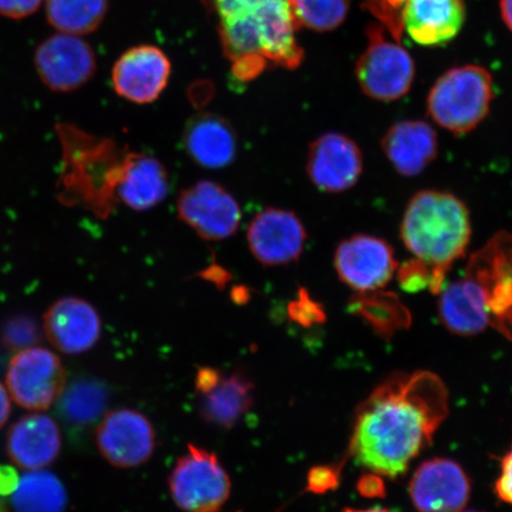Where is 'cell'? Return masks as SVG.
Masks as SVG:
<instances>
[{
  "label": "cell",
  "mask_w": 512,
  "mask_h": 512,
  "mask_svg": "<svg viewBox=\"0 0 512 512\" xmlns=\"http://www.w3.org/2000/svg\"><path fill=\"white\" fill-rule=\"evenodd\" d=\"M447 412L440 377L431 371L394 374L358 407L350 454L376 475L399 477L430 446Z\"/></svg>",
  "instance_id": "obj_1"
},
{
  "label": "cell",
  "mask_w": 512,
  "mask_h": 512,
  "mask_svg": "<svg viewBox=\"0 0 512 512\" xmlns=\"http://www.w3.org/2000/svg\"><path fill=\"white\" fill-rule=\"evenodd\" d=\"M224 54L236 79L251 81L267 67L296 69L304 50L293 0H213Z\"/></svg>",
  "instance_id": "obj_2"
},
{
  "label": "cell",
  "mask_w": 512,
  "mask_h": 512,
  "mask_svg": "<svg viewBox=\"0 0 512 512\" xmlns=\"http://www.w3.org/2000/svg\"><path fill=\"white\" fill-rule=\"evenodd\" d=\"M400 234L407 251L430 266L445 286L446 274L470 245V210L451 192H416L403 213Z\"/></svg>",
  "instance_id": "obj_3"
},
{
  "label": "cell",
  "mask_w": 512,
  "mask_h": 512,
  "mask_svg": "<svg viewBox=\"0 0 512 512\" xmlns=\"http://www.w3.org/2000/svg\"><path fill=\"white\" fill-rule=\"evenodd\" d=\"M494 95V82L488 69L475 64L452 68L431 88L427 113L435 124L459 136L483 123Z\"/></svg>",
  "instance_id": "obj_4"
},
{
  "label": "cell",
  "mask_w": 512,
  "mask_h": 512,
  "mask_svg": "<svg viewBox=\"0 0 512 512\" xmlns=\"http://www.w3.org/2000/svg\"><path fill=\"white\" fill-rule=\"evenodd\" d=\"M367 48L357 60L355 74L362 92L369 98L390 102L411 91L415 63L411 54L379 23L367 28Z\"/></svg>",
  "instance_id": "obj_5"
},
{
  "label": "cell",
  "mask_w": 512,
  "mask_h": 512,
  "mask_svg": "<svg viewBox=\"0 0 512 512\" xmlns=\"http://www.w3.org/2000/svg\"><path fill=\"white\" fill-rule=\"evenodd\" d=\"M172 501L184 512H219L232 491V480L216 454L188 445L169 477Z\"/></svg>",
  "instance_id": "obj_6"
},
{
  "label": "cell",
  "mask_w": 512,
  "mask_h": 512,
  "mask_svg": "<svg viewBox=\"0 0 512 512\" xmlns=\"http://www.w3.org/2000/svg\"><path fill=\"white\" fill-rule=\"evenodd\" d=\"M466 277L482 287L490 325L512 339V233H497L473 254Z\"/></svg>",
  "instance_id": "obj_7"
},
{
  "label": "cell",
  "mask_w": 512,
  "mask_h": 512,
  "mask_svg": "<svg viewBox=\"0 0 512 512\" xmlns=\"http://www.w3.org/2000/svg\"><path fill=\"white\" fill-rule=\"evenodd\" d=\"M66 369L53 351L31 347L18 351L6 373L11 398L29 411L53 406L66 389Z\"/></svg>",
  "instance_id": "obj_8"
},
{
  "label": "cell",
  "mask_w": 512,
  "mask_h": 512,
  "mask_svg": "<svg viewBox=\"0 0 512 512\" xmlns=\"http://www.w3.org/2000/svg\"><path fill=\"white\" fill-rule=\"evenodd\" d=\"M177 213L187 226L207 241H223L236 233L242 219L236 198L213 181H200L179 194Z\"/></svg>",
  "instance_id": "obj_9"
},
{
  "label": "cell",
  "mask_w": 512,
  "mask_h": 512,
  "mask_svg": "<svg viewBox=\"0 0 512 512\" xmlns=\"http://www.w3.org/2000/svg\"><path fill=\"white\" fill-rule=\"evenodd\" d=\"M95 443L108 464L133 469L151 459L157 437L151 421L131 408L108 412L95 433Z\"/></svg>",
  "instance_id": "obj_10"
},
{
  "label": "cell",
  "mask_w": 512,
  "mask_h": 512,
  "mask_svg": "<svg viewBox=\"0 0 512 512\" xmlns=\"http://www.w3.org/2000/svg\"><path fill=\"white\" fill-rule=\"evenodd\" d=\"M334 265L339 280L358 293L382 290L399 267L393 247L368 234L352 235L339 243Z\"/></svg>",
  "instance_id": "obj_11"
},
{
  "label": "cell",
  "mask_w": 512,
  "mask_h": 512,
  "mask_svg": "<svg viewBox=\"0 0 512 512\" xmlns=\"http://www.w3.org/2000/svg\"><path fill=\"white\" fill-rule=\"evenodd\" d=\"M307 241L306 228L291 210L267 208L254 216L247 230V243L262 266L283 267L302 256Z\"/></svg>",
  "instance_id": "obj_12"
},
{
  "label": "cell",
  "mask_w": 512,
  "mask_h": 512,
  "mask_svg": "<svg viewBox=\"0 0 512 512\" xmlns=\"http://www.w3.org/2000/svg\"><path fill=\"white\" fill-rule=\"evenodd\" d=\"M35 67L51 91L73 92L93 78L96 70L94 50L76 35H53L37 47Z\"/></svg>",
  "instance_id": "obj_13"
},
{
  "label": "cell",
  "mask_w": 512,
  "mask_h": 512,
  "mask_svg": "<svg viewBox=\"0 0 512 512\" xmlns=\"http://www.w3.org/2000/svg\"><path fill=\"white\" fill-rule=\"evenodd\" d=\"M363 153L355 140L345 134L328 132L309 146L306 174L315 187L328 194L354 188L362 176Z\"/></svg>",
  "instance_id": "obj_14"
},
{
  "label": "cell",
  "mask_w": 512,
  "mask_h": 512,
  "mask_svg": "<svg viewBox=\"0 0 512 512\" xmlns=\"http://www.w3.org/2000/svg\"><path fill=\"white\" fill-rule=\"evenodd\" d=\"M470 492L463 467L446 458L422 463L409 484V496L419 512H462Z\"/></svg>",
  "instance_id": "obj_15"
},
{
  "label": "cell",
  "mask_w": 512,
  "mask_h": 512,
  "mask_svg": "<svg viewBox=\"0 0 512 512\" xmlns=\"http://www.w3.org/2000/svg\"><path fill=\"white\" fill-rule=\"evenodd\" d=\"M171 63L162 50L139 46L127 50L115 62L112 81L115 93L138 105L156 101L168 86Z\"/></svg>",
  "instance_id": "obj_16"
},
{
  "label": "cell",
  "mask_w": 512,
  "mask_h": 512,
  "mask_svg": "<svg viewBox=\"0 0 512 512\" xmlns=\"http://www.w3.org/2000/svg\"><path fill=\"white\" fill-rule=\"evenodd\" d=\"M44 332L63 354L80 355L95 347L101 336V318L86 300L64 297L44 315Z\"/></svg>",
  "instance_id": "obj_17"
},
{
  "label": "cell",
  "mask_w": 512,
  "mask_h": 512,
  "mask_svg": "<svg viewBox=\"0 0 512 512\" xmlns=\"http://www.w3.org/2000/svg\"><path fill=\"white\" fill-rule=\"evenodd\" d=\"M182 144L189 158L204 169L220 170L238 156V136L221 115L196 114L185 125Z\"/></svg>",
  "instance_id": "obj_18"
},
{
  "label": "cell",
  "mask_w": 512,
  "mask_h": 512,
  "mask_svg": "<svg viewBox=\"0 0 512 512\" xmlns=\"http://www.w3.org/2000/svg\"><path fill=\"white\" fill-rule=\"evenodd\" d=\"M381 147L399 175L415 177L437 158L438 134L425 121L402 120L389 127L381 140Z\"/></svg>",
  "instance_id": "obj_19"
},
{
  "label": "cell",
  "mask_w": 512,
  "mask_h": 512,
  "mask_svg": "<svg viewBox=\"0 0 512 512\" xmlns=\"http://www.w3.org/2000/svg\"><path fill=\"white\" fill-rule=\"evenodd\" d=\"M61 432L54 419L46 414L23 416L11 426L6 450L12 463L23 470H43L59 457Z\"/></svg>",
  "instance_id": "obj_20"
},
{
  "label": "cell",
  "mask_w": 512,
  "mask_h": 512,
  "mask_svg": "<svg viewBox=\"0 0 512 512\" xmlns=\"http://www.w3.org/2000/svg\"><path fill=\"white\" fill-rule=\"evenodd\" d=\"M465 18L464 0H409L403 27L420 46L441 47L458 36Z\"/></svg>",
  "instance_id": "obj_21"
},
{
  "label": "cell",
  "mask_w": 512,
  "mask_h": 512,
  "mask_svg": "<svg viewBox=\"0 0 512 512\" xmlns=\"http://www.w3.org/2000/svg\"><path fill=\"white\" fill-rule=\"evenodd\" d=\"M169 190L168 170L160 160L128 151L117 189L118 203L136 211L151 210L165 201Z\"/></svg>",
  "instance_id": "obj_22"
},
{
  "label": "cell",
  "mask_w": 512,
  "mask_h": 512,
  "mask_svg": "<svg viewBox=\"0 0 512 512\" xmlns=\"http://www.w3.org/2000/svg\"><path fill=\"white\" fill-rule=\"evenodd\" d=\"M438 313L448 331L460 336H475L490 325L485 294L477 281L465 277L443 287Z\"/></svg>",
  "instance_id": "obj_23"
},
{
  "label": "cell",
  "mask_w": 512,
  "mask_h": 512,
  "mask_svg": "<svg viewBox=\"0 0 512 512\" xmlns=\"http://www.w3.org/2000/svg\"><path fill=\"white\" fill-rule=\"evenodd\" d=\"M253 402L254 383L245 371L235 370L202 395L200 414L207 424L229 430L249 412Z\"/></svg>",
  "instance_id": "obj_24"
},
{
  "label": "cell",
  "mask_w": 512,
  "mask_h": 512,
  "mask_svg": "<svg viewBox=\"0 0 512 512\" xmlns=\"http://www.w3.org/2000/svg\"><path fill=\"white\" fill-rule=\"evenodd\" d=\"M67 491L54 473L29 471L19 480L12 507L16 512H64L67 508Z\"/></svg>",
  "instance_id": "obj_25"
},
{
  "label": "cell",
  "mask_w": 512,
  "mask_h": 512,
  "mask_svg": "<svg viewBox=\"0 0 512 512\" xmlns=\"http://www.w3.org/2000/svg\"><path fill=\"white\" fill-rule=\"evenodd\" d=\"M50 25L63 34L86 35L100 27L108 10L107 0H47Z\"/></svg>",
  "instance_id": "obj_26"
},
{
  "label": "cell",
  "mask_w": 512,
  "mask_h": 512,
  "mask_svg": "<svg viewBox=\"0 0 512 512\" xmlns=\"http://www.w3.org/2000/svg\"><path fill=\"white\" fill-rule=\"evenodd\" d=\"M107 389L99 381H76L60 398V411L70 424L86 427L94 424L105 412L107 406Z\"/></svg>",
  "instance_id": "obj_27"
},
{
  "label": "cell",
  "mask_w": 512,
  "mask_h": 512,
  "mask_svg": "<svg viewBox=\"0 0 512 512\" xmlns=\"http://www.w3.org/2000/svg\"><path fill=\"white\" fill-rule=\"evenodd\" d=\"M300 27L326 32L341 27L351 0H293Z\"/></svg>",
  "instance_id": "obj_28"
},
{
  "label": "cell",
  "mask_w": 512,
  "mask_h": 512,
  "mask_svg": "<svg viewBox=\"0 0 512 512\" xmlns=\"http://www.w3.org/2000/svg\"><path fill=\"white\" fill-rule=\"evenodd\" d=\"M379 291L358 293L360 296L354 299L352 306L381 331L407 324L409 316L387 315L388 312L405 310L400 300L393 293Z\"/></svg>",
  "instance_id": "obj_29"
},
{
  "label": "cell",
  "mask_w": 512,
  "mask_h": 512,
  "mask_svg": "<svg viewBox=\"0 0 512 512\" xmlns=\"http://www.w3.org/2000/svg\"><path fill=\"white\" fill-rule=\"evenodd\" d=\"M409 0H364L362 8L377 19L390 37L401 43L403 32V17Z\"/></svg>",
  "instance_id": "obj_30"
},
{
  "label": "cell",
  "mask_w": 512,
  "mask_h": 512,
  "mask_svg": "<svg viewBox=\"0 0 512 512\" xmlns=\"http://www.w3.org/2000/svg\"><path fill=\"white\" fill-rule=\"evenodd\" d=\"M398 279L403 290L416 293L430 288L433 294H439L444 285L440 283L432 268L418 259L406 261L398 267Z\"/></svg>",
  "instance_id": "obj_31"
},
{
  "label": "cell",
  "mask_w": 512,
  "mask_h": 512,
  "mask_svg": "<svg viewBox=\"0 0 512 512\" xmlns=\"http://www.w3.org/2000/svg\"><path fill=\"white\" fill-rule=\"evenodd\" d=\"M288 316L304 328L325 322L323 306L315 302L305 288H300L298 298L288 305Z\"/></svg>",
  "instance_id": "obj_32"
},
{
  "label": "cell",
  "mask_w": 512,
  "mask_h": 512,
  "mask_svg": "<svg viewBox=\"0 0 512 512\" xmlns=\"http://www.w3.org/2000/svg\"><path fill=\"white\" fill-rule=\"evenodd\" d=\"M40 338L35 322L28 318H17L6 325L3 342L10 350L22 351L34 347Z\"/></svg>",
  "instance_id": "obj_33"
},
{
  "label": "cell",
  "mask_w": 512,
  "mask_h": 512,
  "mask_svg": "<svg viewBox=\"0 0 512 512\" xmlns=\"http://www.w3.org/2000/svg\"><path fill=\"white\" fill-rule=\"evenodd\" d=\"M339 485V469L335 466L320 465L312 467L307 475L306 491L322 495L334 491Z\"/></svg>",
  "instance_id": "obj_34"
},
{
  "label": "cell",
  "mask_w": 512,
  "mask_h": 512,
  "mask_svg": "<svg viewBox=\"0 0 512 512\" xmlns=\"http://www.w3.org/2000/svg\"><path fill=\"white\" fill-rule=\"evenodd\" d=\"M43 0H0V15L11 19L28 17L40 8Z\"/></svg>",
  "instance_id": "obj_35"
},
{
  "label": "cell",
  "mask_w": 512,
  "mask_h": 512,
  "mask_svg": "<svg viewBox=\"0 0 512 512\" xmlns=\"http://www.w3.org/2000/svg\"><path fill=\"white\" fill-rule=\"evenodd\" d=\"M496 495L501 501L512 505V445L501 465V476L495 484Z\"/></svg>",
  "instance_id": "obj_36"
},
{
  "label": "cell",
  "mask_w": 512,
  "mask_h": 512,
  "mask_svg": "<svg viewBox=\"0 0 512 512\" xmlns=\"http://www.w3.org/2000/svg\"><path fill=\"white\" fill-rule=\"evenodd\" d=\"M223 374L219 369L213 367H200L196 373L195 387L198 393L202 395L210 392L217 386L222 379Z\"/></svg>",
  "instance_id": "obj_37"
},
{
  "label": "cell",
  "mask_w": 512,
  "mask_h": 512,
  "mask_svg": "<svg viewBox=\"0 0 512 512\" xmlns=\"http://www.w3.org/2000/svg\"><path fill=\"white\" fill-rule=\"evenodd\" d=\"M358 491L362 496L369 498L383 497L386 494L381 476L373 472H371V475L363 476L360 479Z\"/></svg>",
  "instance_id": "obj_38"
},
{
  "label": "cell",
  "mask_w": 512,
  "mask_h": 512,
  "mask_svg": "<svg viewBox=\"0 0 512 512\" xmlns=\"http://www.w3.org/2000/svg\"><path fill=\"white\" fill-rule=\"evenodd\" d=\"M18 472L14 467L9 465H0V496H11L15 494V491L19 485Z\"/></svg>",
  "instance_id": "obj_39"
},
{
  "label": "cell",
  "mask_w": 512,
  "mask_h": 512,
  "mask_svg": "<svg viewBox=\"0 0 512 512\" xmlns=\"http://www.w3.org/2000/svg\"><path fill=\"white\" fill-rule=\"evenodd\" d=\"M11 413V402L8 392L0 383V428H2L9 420Z\"/></svg>",
  "instance_id": "obj_40"
},
{
  "label": "cell",
  "mask_w": 512,
  "mask_h": 512,
  "mask_svg": "<svg viewBox=\"0 0 512 512\" xmlns=\"http://www.w3.org/2000/svg\"><path fill=\"white\" fill-rule=\"evenodd\" d=\"M501 12L504 23L512 31V0H501Z\"/></svg>",
  "instance_id": "obj_41"
},
{
  "label": "cell",
  "mask_w": 512,
  "mask_h": 512,
  "mask_svg": "<svg viewBox=\"0 0 512 512\" xmlns=\"http://www.w3.org/2000/svg\"><path fill=\"white\" fill-rule=\"evenodd\" d=\"M342 512H390L386 509H382V508H374V509H352V508H347V509H344Z\"/></svg>",
  "instance_id": "obj_42"
},
{
  "label": "cell",
  "mask_w": 512,
  "mask_h": 512,
  "mask_svg": "<svg viewBox=\"0 0 512 512\" xmlns=\"http://www.w3.org/2000/svg\"><path fill=\"white\" fill-rule=\"evenodd\" d=\"M0 512H9L8 508L3 501H0Z\"/></svg>",
  "instance_id": "obj_43"
},
{
  "label": "cell",
  "mask_w": 512,
  "mask_h": 512,
  "mask_svg": "<svg viewBox=\"0 0 512 512\" xmlns=\"http://www.w3.org/2000/svg\"><path fill=\"white\" fill-rule=\"evenodd\" d=\"M466 512H478V511H466Z\"/></svg>",
  "instance_id": "obj_44"
}]
</instances>
